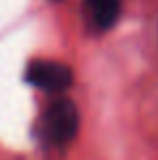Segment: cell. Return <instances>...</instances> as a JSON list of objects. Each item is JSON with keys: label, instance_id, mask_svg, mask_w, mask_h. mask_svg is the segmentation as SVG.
<instances>
[{"label": "cell", "instance_id": "cell-1", "mask_svg": "<svg viewBox=\"0 0 158 160\" xmlns=\"http://www.w3.org/2000/svg\"><path fill=\"white\" fill-rule=\"evenodd\" d=\"M41 134L50 145L63 147L78 132V110L72 100H54L41 115Z\"/></svg>", "mask_w": 158, "mask_h": 160}, {"label": "cell", "instance_id": "cell-2", "mask_svg": "<svg viewBox=\"0 0 158 160\" xmlns=\"http://www.w3.org/2000/svg\"><path fill=\"white\" fill-rule=\"evenodd\" d=\"M72 78V69L56 61H35L28 67V80L41 91H65Z\"/></svg>", "mask_w": 158, "mask_h": 160}, {"label": "cell", "instance_id": "cell-3", "mask_svg": "<svg viewBox=\"0 0 158 160\" xmlns=\"http://www.w3.org/2000/svg\"><path fill=\"white\" fill-rule=\"evenodd\" d=\"M84 20L91 30L104 32L115 26L121 13V0H84Z\"/></svg>", "mask_w": 158, "mask_h": 160}]
</instances>
